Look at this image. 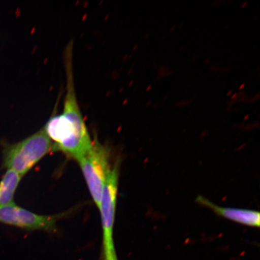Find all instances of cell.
<instances>
[{"label":"cell","mask_w":260,"mask_h":260,"mask_svg":"<svg viewBox=\"0 0 260 260\" xmlns=\"http://www.w3.org/2000/svg\"><path fill=\"white\" fill-rule=\"evenodd\" d=\"M58 217L32 213L14 202L0 207V223L26 230L54 232Z\"/></svg>","instance_id":"cell-4"},{"label":"cell","mask_w":260,"mask_h":260,"mask_svg":"<svg viewBox=\"0 0 260 260\" xmlns=\"http://www.w3.org/2000/svg\"><path fill=\"white\" fill-rule=\"evenodd\" d=\"M3 167L22 177L53 149L44 128L15 144H3Z\"/></svg>","instance_id":"cell-2"},{"label":"cell","mask_w":260,"mask_h":260,"mask_svg":"<svg viewBox=\"0 0 260 260\" xmlns=\"http://www.w3.org/2000/svg\"><path fill=\"white\" fill-rule=\"evenodd\" d=\"M119 169L114 166L104 186L99 209L102 215L104 250L115 248L113 227L115 223L117 193H118Z\"/></svg>","instance_id":"cell-5"},{"label":"cell","mask_w":260,"mask_h":260,"mask_svg":"<svg viewBox=\"0 0 260 260\" xmlns=\"http://www.w3.org/2000/svg\"><path fill=\"white\" fill-rule=\"evenodd\" d=\"M197 200L198 203L209 208L217 215L227 219L249 226H259L260 216L258 211L219 207L206 198L200 196L197 198Z\"/></svg>","instance_id":"cell-6"},{"label":"cell","mask_w":260,"mask_h":260,"mask_svg":"<svg viewBox=\"0 0 260 260\" xmlns=\"http://www.w3.org/2000/svg\"><path fill=\"white\" fill-rule=\"evenodd\" d=\"M22 178L14 171H6L0 181V207L14 203V196Z\"/></svg>","instance_id":"cell-7"},{"label":"cell","mask_w":260,"mask_h":260,"mask_svg":"<svg viewBox=\"0 0 260 260\" xmlns=\"http://www.w3.org/2000/svg\"><path fill=\"white\" fill-rule=\"evenodd\" d=\"M77 161L94 203L99 208L104 186L113 169L110 165L108 149L95 139L90 148Z\"/></svg>","instance_id":"cell-3"},{"label":"cell","mask_w":260,"mask_h":260,"mask_svg":"<svg viewBox=\"0 0 260 260\" xmlns=\"http://www.w3.org/2000/svg\"><path fill=\"white\" fill-rule=\"evenodd\" d=\"M67 86L63 112L53 113L44 129L53 144V149L77 160L90 148L93 140L87 129L78 102L73 68V43L70 42L64 51Z\"/></svg>","instance_id":"cell-1"},{"label":"cell","mask_w":260,"mask_h":260,"mask_svg":"<svg viewBox=\"0 0 260 260\" xmlns=\"http://www.w3.org/2000/svg\"><path fill=\"white\" fill-rule=\"evenodd\" d=\"M243 86H244V84H243V85L242 86H240V89H242Z\"/></svg>","instance_id":"cell-9"},{"label":"cell","mask_w":260,"mask_h":260,"mask_svg":"<svg viewBox=\"0 0 260 260\" xmlns=\"http://www.w3.org/2000/svg\"><path fill=\"white\" fill-rule=\"evenodd\" d=\"M104 260H118L117 258L115 249L104 250Z\"/></svg>","instance_id":"cell-8"}]
</instances>
